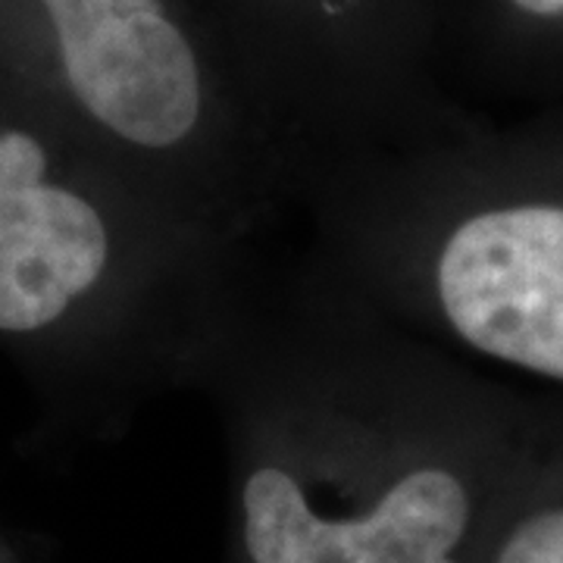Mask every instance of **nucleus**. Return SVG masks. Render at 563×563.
Here are the masks:
<instances>
[{"mask_svg": "<svg viewBox=\"0 0 563 563\" xmlns=\"http://www.w3.org/2000/svg\"><path fill=\"white\" fill-rule=\"evenodd\" d=\"M439 295L473 347L563 379V207H507L463 222L444 244Z\"/></svg>", "mask_w": 563, "mask_h": 563, "instance_id": "1", "label": "nucleus"}, {"mask_svg": "<svg viewBox=\"0 0 563 563\" xmlns=\"http://www.w3.org/2000/svg\"><path fill=\"white\" fill-rule=\"evenodd\" d=\"M470 501L444 470H417L361 520H322L282 470L244 485V542L254 563H454Z\"/></svg>", "mask_w": 563, "mask_h": 563, "instance_id": "2", "label": "nucleus"}, {"mask_svg": "<svg viewBox=\"0 0 563 563\" xmlns=\"http://www.w3.org/2000/svg\"><path fill=\"white\" fill-rule=\"evenodd\" d=\"M57 41L69 88L120 139L169 147L195 129L198 60L161 7L113 13Z\"/></svg>", "mask_w": 563, "mask_h": 563, "instance_id": "3", "label": "nucleus"}, {"mask_svg": "<svg viewBox=\"0 0 563 563\" xmlns=\"http://www.w3.org/2000/svg\"><path fill=\"white\" fill-rule=\"evenodd\" d=\"M110 239L101 213L41 181L0 198V329L32 332L101 279Z\"/></svg>", "mask_w": 563, "mask_h": 563, "instance_id": "4", "label": "nucleus"}, {"mask_svg": "<svg viewBox=\"0 0 563 563\" xmlns=\"http://www.w3.org/2000/svg\"><path fill=\"white\" fill-rule=\"evenodd\" d=\"M498 563H563V510L526 520L507 539Z\"/></svg>", "mask_w": 563, "mask_h": 563, "instance_id": "5", "label": "nucleus"}, {"mask_svg": "<svg viewBox=\"0 0 563 563\" xmlns=\"http://www.w3.org/2000/svg\"><path fill=\"white\" fill-rule=\"evenodd\" d=\"M47 157L44 147L25 132L0 135V198L29 191L44 181Z\"/></svg>", "mask_w": 563, "mask_h": 563, "instance_id": "6", "label": "nucleus"}, {"mask_svg": "<svg viewBox=\"0 0 563 563\" xmlns=\"http://www.w3.org/2000/svg\"><path fill=\"white\" fill-rule=\"evenodd\" d=\"M41 3L47 7V13L54 20L57 38H66V35H73L103 16H113V13L161 7L157 0H41Z\"/></svg>", "mask_w": 563, "mask_h": 563, "instance_id": "7", "label": "nucleus"}, {"mask_svg": "<svg viewBox=\"0 0 563 563\" xmlns=\"http://www.w3.org/2000/svg\"><path fill=\"white\" fill-rule=\"evenodd\" d=\"M514 3L529 10V13H539V16H558V13H563V0H514Z\"/></svg>", "mask_w": 563, "mask_h": 563, "instance_id": "8", "label": "nucleus"}]
</instances>
